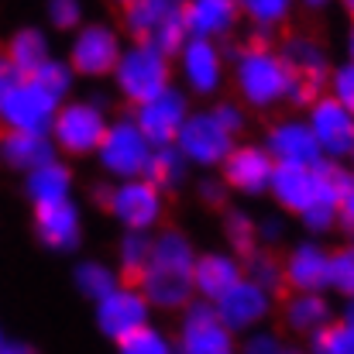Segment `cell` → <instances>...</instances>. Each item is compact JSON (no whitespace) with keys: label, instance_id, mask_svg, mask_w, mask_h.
Listing matches in <instances>:
<instances>
[{"label":"cell","instance_id":"ab89813d","mask_svg":"<svg viewBox=\"0 0 354 354\" xmlns=\"http://www.w3.org/2000/svg\"><path fill=\"white\" fill-rule=\"evenodd\" d=\"M45 17H48L52 31L73 35L86 21V7H83V0H45Z\"/></svg>","mask_w":354,"mask_h":354},{"label":"cell","instance_id":"f6af8a7d","mask_svg":"<svg viewBox=\"0 0 354 354\" xmlns=\"http://www.w3.org/2000/svg\"><path fill=\"white\" fill-rule=\"evenodd\" d=\"M214 114L221 118V124H224L227 131H234V134H241V131L248 127V107H244L241 100H217V104H214Z\"/></svg>","mask_w":354,"mask_h":354},{"label":"cell","instance_id":"60d3db41","mask_svg":"<svg viewBox=\"0 0 354 354\" xmlns=\"http://www.w3.org/2000/svg\"><path fill=\"white\" fill-rule=\"evenodd\" d=\"M299 224L310 237H327L337 231V203H324V200H313L303 214H299Z\"/></svg>","mask_w":354,"mask_h":354},{"label":"cell","instance_id":"d4e9b609","mask_svg":"<svg viewBox=\"0 0 354 354\" xmlns=\"http://www.w3.org/2000/svg\"><path fill=\"white\" fill-rule=\"evenodd\" d=\"M327 320H334V306L320 289H289V296L282 299V324L296 337L310 341Z\"/></svg>","mask_w":354,"mask_h":354},{"label":"cell","instance_id":"d6a6232c","mask_svg":"<svg viewBox=\"0 0 354 354\" xmlns=\"http://www.w3.org/2000/svg\"><path fill=\"white\" fill-rule=\"evenodd\" d=\"M151 241L155 231H124L118 241V268L127 282H134L145 265H148V254H151Z\"/></svg>","mask_w":354,"mask_h":354},{"label":"cell","instance_id":"4dcf8cb0","mask_svg":"<svg viewBox=\"0 0 354 354\" xmlns=\"http://www.w3.org/2000/svg\"><path fill=\"white\" fill-rule=\"evenodd\" d=\"M237 10H241V21H248L261 38H268L272 31L289 24L296 0H237Z\"/></svg>","mask_w":354,"mask_h":354},{"label":"cell","instance_id":"c3c4849f","mask_svg":"<svg viewBox=\"0 0 354 354\" xmlns=\"http://www.w3.org/2000/svg\"><path fill=\"white\" fill-rule=\"evenodd\" d=\"M334 0H296V7H306V10H324V7H330Z\"/></svg>","mask_w":354,"mask_h":354},{"label":"cell","instance_id":"52a82bcc","mask_svg":"<svg viewBox=\"0 0 354 354\" xmlns=\"http://www.w3.org/2000/svg\"><path fill=\"white\" fill-rule=\"evenodd\" d=\"M107 107L104 100H62L55 118L48 124V134L66 158H90L107 131Z\"/></svg>","mask_w":354,"mask_h":354},{"label":"cell","instance_id":"836d02e7","mask_svg":"<svg viewBox=\"0 0 354 354\" xmlns=\"http://www.w3.org/2000/svg\"><path fill=\"white\" fill-rule=\"evenodd\" d=\"M221 231H224L227 248H231L234 254H241V258L261 244V241H258V221H254L248 210H241V207H227V210H224Z\"/></svg>","mask_w":354,"mask_h":354},{"label":"cell","instance_id":"30bf717a","mask_svg":"<svg viewBox=\"0 0 354 354\" xmlns=\"http://www.w3.org/2000/svg\"><path fill=\"white\" fill-rule=\"evenodd\" d=\"M172 145L186 155L189 169L214 172V169H221L227 151L237 145V134L221 124L214 107H207V111H189V118L183 120V127H179Z\"/></svg>","mask_w":354,"mask_h":354},{"label":"cell","instance_id":"9a60e30c","mask_svg":"<svg viewBox=\"0 0 354 354\" xmlns=\"http://www.w3.org/2000/svg\"><path fill=\"white\" fill-rule=\"evenodd\" d=\"M214 306H217L221 320L234 330L237 337H244L248 330L265 327V320H268L272 310H275V292H268V289L258 286L254 279L241 275L227 292H221V296L214 299Z\"/></svg>","mask_w":354,"mask_h":354},{"label":"cell","instance_id":"3957f363","mask_svg":"<svg viewBox=\"0 0 354 354\" xmlns=\"http://www.w3.org/2000/svg\"><path fill=\"white\" fill-rule=\"evenodd\" d=\"M59 97L48 93L35 73H21L0 52V127L3 131H48L59 111Z\"/></svg>","mask_w":354,"mask_h":354},{"label":"cell","instance_id":"ac0fdd59","mask_svg":"<svg viewBox=\"0 0 354 354\" xmlns=\"http://www.w3.org/2000/svg\"><path fill=\"white\" fill-rule=\"evenodd\" d=\"M306 120H310V131L320 145V151L327 158H344L351 155L354 148V114L337 104L330 93H320L310 107H306Z\"/></svg>","mask_w":354,"mask_h":354},{"label":"cell","instance_id":"ee69618b","mask_svg":"<svg viewBox=\"0 0 354 354\" xmlns=\"http://www.w3.org/2000/svg\"><path fill=\"white\" fill-rule=\"evenodd\" d=\"M241 348H244L248 354H282V351H286L282 337H279V334H272V330H265V327H254V330H248Z\"/></svg>","mask_w":354,"mask_h":354},{"label":"cell","instance_id":"4316f807","mask_svg":"<svg viewBox=\"0 0 354 354\" xmlns=\"http://www.w3.org/2000/svg\"><path fill=\"white\" fill-rule=\"evenodd\" d=\"M73 169L55 155L35 169L24 172V196L31 207H45V203H59V200H69L73 196Z\"/></svg>","mask_w":354,"mask_h":354},{"label":"cell","instance_id":"e575fe53","mask_svg":"<svg viewBox=\"0 0 354 354\" xmlns=\"http://www.w3.org/2000/svg\"><path fill=\"white\" fill-rule=\"evenodd\" d=\"M313 176H317V200L324 203H341L344 186L351 179V169L344 165V158H320L313 162Z\"/></svg>","mask_w":354,"mask_h":354},{"label":"cell","instance_id":"2e32d148","mask_svg":"<svg viewBox=\"0 0 354 354\" xmlns=\"http://www.w3.org/2000/svg\"><path fill=\"white\" fill-rule=\"evenodd\" d=\"M193 104H189V93L176 83H169L165 90H158L155 97L134 104V120L141 124V131L148 134L151 145H172L183 120L189 118Z\"/></svg>","mask_w":354,"mask_h":354},{"label":"cell","instance_id":"7402d4cb","mask_svg":"<svg viewBox=\"0 0 354 354\" xmlns=\"http://www.w3.org/2000/svg\"><path fill=\"white\" fill-rule=\"evenodd\" d=\"M268 196L275 200V207H279L282 214L299 217V214L317 200L313 165H303V162H275L272 179H268Z\"/></svg>","mask_w":354,"mask_h":354},{"label":"cell","instance_id":"44dd1931","mask_svg":"<svg viewBox=\"0 0 354 354\" xmlns=\"http://www.w3.org/2000/svg\"><path fill=\"white\" fill-rule=\"evenodd\" d=\"M282 268H286V289H320V292H327L330 248H324L320 237L306 234L286 251Z\"/></svg>","mask_w":354,"mask_h":354},{"label":"cell","instance_id":"d6986e66","mask_svg":"<svg viewBox=\"0 0 354 354\" xmlns=\"http://www.w3.org/2000/svg\"><path fill=\"white\" fill-rule=\"evenodd\" d=\"M35 237L55 254H73L83 244V210L76 207V200L69 196L59 203L35 207Z\"/></svg>","mask_w":354,"mask_h":354},{"label":"cell","instance_id":"bcb514c9","mask_svg":"<svg viewBox=\"0 0 354 354\" xmlns=\"http://www.w3.org/2000/svg\"><path fill=\"white\" fill-rule=\"evenodd\" d=\"M337 227L348 237H354V169H351L348 186H344V196H341V203H337Z\"/></svg>","mask_w":354,"mask_h":354},{"label":"cell","instance_id":"e0dca14e","mask_svg":"<svg viewBox=\"0 0 354 354\" xmlns=\"http://www.w3.org/2000/svg\"><path fill=\"white\" fill-rule=\"evenodd\" d=\"M275 158L265 145L254 141H237L227 151V158L221 162V176L231 186V193L237 196H265L268 193V179H272Z\"/></svg>","mask_w":354,"mask_h":354},{"label":"cell","instance_id":"83f0119b","mask_svg":"<svg viewBox=\"0 0 354 354\" xmlns=\"http://www.w3.org/2000/svg\"><path fill=\"white\" fill-rule=\"evenodd\" d=\"M3 55H7L21 73H35V69L52 55V41H48L45 28H38V24H24V28H17V31L7 38Z\"/></svg>","mask_w":354,"mask_h":354},{"label":"cell","instance_id":"f35d334b","mask_svg":"<svg viewBox=\"0 0 354 354\" xmlns=\"http://www.w3.org/2000/svg\"><path fill=\"white\" fill-rule=\"evenodd\" d=\"M35 80L48 90V93H55L59 100H66L69 93H73V83H76V69L69 66V59H55V55H48L38 69H35Z\"/></svg>","mask_w":354,"mask_h":354},{"label":"cell","instance_id":"8d00e7d4","mask_svg":"<svg viewBox=\"0 0 354 354\" xmlns=\"http://www.w3.org/2000/svg\"><path fill=\"white\" fill-rule=\"evenodd\" d=\"M327 292H337L341 299H354V237L330 251V279Z\"/></svg>","mask_w":354,"mask_h":354},{"label":"cell","instance_id":"cb8c5ba5","mask_svg":"<svg viewBox=\"0 0 354 354\" xmlns=\"http://www.w3.org/2000/svg\"><path fill=\"white\" fill-rule=\"evenodd\" d=\"M183 21H186V31L196 38L227 41L241 24V10H237V0H186Z\"/></svg>","mask_w":354,"mask_h":354},{"label":"cell","instance_id":"ffe728a7","mask_svg":"<svg viewBox=\"0 0 354 354\" xmlns=\"http://www.w3.org/2000/svg\"><path fill=\"white\" fill-rule=\"evenodd\" d=\"M261 145L272 151L275 162H303V165H313L324 158L313 131H310V120L306 114H289V118H279L268 124Z\"/></svg>","mask_w":354,"mask_h":354},{"label":"cell","instance_id":"f546056e","mask_svg":"<svg viewBox=\"0 0 354 354\" xmlns=\"http://www.w3.org/2000/svg\"><path fill=\"white\" fill-rule=\"evenodd\" d=\"M145 176H148L155 186H162L165 193H176V189L186 183V176H189V162H186V155H183L176 145H155Z\"/></svg>","mask_w":354,"mask_h":354},{"label":"cell","instance_id":"816d5d0a","mask_svg":"<svg viewBox=\"0 0 354 354\" xmlns=\"http://www.w3.org/2000/svg\"><path fill=\"white\" fill-rule=\"evenodd\" d=\"M337 3H341V7H344V10L354 17V0H337Z\"/></svg>","mask_w":354,"mask_h":354},{"label":"cell","instance_id":"b9f144b4","mask_svg":"<svg viewBox=\"0 0 354 354\" xmlns=\"http://www.w3.org/2000/svg\"><path fill=\"white\" fill-rule=\"evenodd\" d=\"M327 93L354 114V62L351 59L330 66V73H327Z\"/></svg>","mask_w":354,"mask_h":354},{"label":"cell","instance_id":"5bb4252c","mask_svg":"<svg viewBox=\"0 0 354 354\" xmlns=\"http://www.w3.org/2000/svg\"><path fill=\"white\" fill-rule=\"evenodd\" d=\"M155 313V306L148 303V296L141 292L138 282H120L118 289H111L107 296H100L93 303V324L100 330V337H107L111 344H118L120 337H127L131 330H138L141 324H148Z\"/></svg>","mask_w":354,"mask_h":354},{"label":"cell","instance_id":"484cf974","mask_svg":"<svg viewBox=\"0 0 354 354\" xmlns=\"http://www.w3.org/2000/svg\"><path fill=\"white\" fill-rule=\"evenodd\" d=\"M59 148L52 141L48 131H3L0 134V165H7L10 172H28L48 158H55Z\"/></svg>","mask_w":354,"mask_h":354},{"label":"cell","instance_id":"f5cc1de1","mask_svg":"<svg viewBox=\"0 0 354 354\" xmlns=\"http://www.w3.org/2000/svg\"><path fill=\"white\" fill-rule=\"evenodd\" d=\"M3 341H7V334H3V327H0V351H3Z\"/></svg>","mask_w":354,"mask_h":354},{"label":"cell","instance_id":"4fadbf2b","mask_svg":"<svg viewBox=\"0 0 354 354\" xmlns=\"http://www.w3.org/2000/svg\"><path fill=\"white\" fill-rule=\"evenodd\" d=\"M282 55L292 69V93H289V107L306 111L320 93H327V73H330V55L327 48L310 38V35H289L282 45Z\"/></svg>","mask_w":354,"mask_h":354},{"label":"cell","instance_id":"7c38bea8","mask_svg":"<svg viewBox=\"0 0 354 354\" xmlns=\"http://www.w3.org/2000/svg\"><path fill=\"white\" fill-rule=\"evenodd\" d=\"M124 52V31L107 21H83L69 41V66L83 80H107Z\"/></svg>","mask_w":354,"mask_h":354},{"label":"cell","instance_id":"7dc6e473","mask_svg":"<svg viewBox=\"0 0 354 354\" xmlns=\"http://www.w3.org/2000/svg\"><path fill=\"white\" fill-rule=\"evenodd\" d=\"M282 237H286V221H282L279 214H268V217L258 221V241H261V244L275 248Z\"/></svg>","mask_w":354,"mask_h":354},{"label":"cell","instance_id":"8fae6325","mask_svg":"<svg viewBox=\"0 0 354 354\" xmlns=\"http://www.w3.org/2000/svg\"><path fill=\"white\" fill-rule=\"evenodd\" d=\"M237 348V334L221 320L217 306L203 296H193L179 310L176 351L183 354H231Z\"/></svg>","mask_w":354,"mask_h":354},{"label":"cell","instance_id":"1f68e13d","mask_svg":"<svg viewBox=\"0 0 354 354\" xmlns=\"http://www.w3.org/2000/svg\"><path fill=\"white\" fill-rule=\"evenodd\" d=\"M241 261H244V275L254 279L258 286H265L268 292H282V289H286V268H282V258H279L268 244H258V248L248 251Z\"/></svg>","mask_w":354,"mask_h":354},{"label":"cell","instance_id":"277c9868","mask_svg":"<svg viewBox=\"0 0 354 354\" xmlns=\"http://www.w3.org/2000/svg\"><path fill=\"white\" fill-rule=\"evenodd\" d=\"M97 203L118 221L120 231H155L165 217V189L148 176L111 179V186H97Z\"/></svg>","mask_w":354,"mask_h":354},{"label":"cell","instance_id":"681fc988","mask_svg":"<svg viewBox=\"0 0 354 354\" xmlns=\"http://www.w3.org/2000/svg\"><path fill=\"white\" fill-rule=\"evenodd\" d=\"M0 354H31L28 344H14V341H3V351Z\"/></svg>","mask_w":354,"mask_h":354},{"label":"cell","instance_id":"7a4b0ae2","mask_svg":"<svg viewBox=\"0 0 354 354\" xmlns=\"http://www.w3.org/2000/svg\"><path fill=\"white\" fill-rule=\"evenodd\" d=\"M227 59H231L234 93L248 111L265 114V111L289 104L292 69H289L282 48H272L265 38H258L244 48H227Z\"/></svg>","mask_w":354,"mask_h":354},{"label":"cell","instance_id":"8992f818","mask_svg":"<svg viewBox=\"0 0 354 354\" xmlns=\"http://www.w3.org/2000/svg\"><path fill=\"white\" fill-rule=\"evenodd\" d=\"M183 7L186 0H131L127 7H120V31L131 41H151L162 52L176 55L189 38Z\"/></svg>","mask_w":354,"mask_h":354},{"label":"cell","instance_id":"d590c367","mask_svg":"<svg viewBox=\"0 0 354 354\" xmlns=\"http://www.w3.org/2000/svg\"><path fill=\"white\" fill-rule=\"evenodd\" d=\"M310 348L317 354H354V320L351 317H334L327 320L313 337Z\"/></svg>","mask_w":354,"mask_h":354},{"label":"cell","instance_id":"ba28073f","mask_svg":"<svg viewBox=\"0 0 354 354\" xmlns=\"http://www.w3.org/2000/svg\"><path fill=\"white\" fill-rule=\"evenodd\" d=\"M227 48L224 41H214V38H196L189 35L179 52L172 55V66H176V76H179V86L189 93V97H200V100H210L224 90L227 83Z\"/></svg>","mask_w":354,"mask_h":354},{"label":"cell","instance_id":"11a10c76","mask_svg":"<svg viewBox=\"0 0 354 354\" xmlns=\"http://www.w3.org/2000/svg\"><path fill=\"white\" fill-rule=\"evenodd\" d=\"M348 162H351V169H354V148H351V155H348Z\"/></svg>","mask_w":354,"mask_h":354},{"label":"cell","instance_id":"74e56055","mask_svg":"<svg viewBox=\"0 0 354 354\" xmlns=\"http://www.w3.org/2000/svg\"><path fill=\"white\" fill-rule=\"evenodd\" d=\"M118 348L124 354H169L176 348V341H172L162 327H155V324L148 320V324H141L138 330H131L127 337H120Z\"/></svg>","mask_w":354,"mask_h":354},{"label":"cell","instance_id":"9c48e42d","mask_svg":"<svg viewBox=\"0 0 354 354\" xmlns=\"http://www.w3.org/2000/svg\"><path fill=\"white\" fill-rule=\"evenodd\" d=\"M151 148L155 145L148 141V134L141 131V124L134 120V114H124V118L107 120V131H104L93 158L104 169V176L131 179V176H145Z\"/></svg>","mask_w":354,"mask_h":354},{"label":"cell","instance_id":"6da1fadb","mask_svg":"<svg viewBox=\"0 0 354 354\" xmlns=\"http://www.w3.org/2000/svg\"><path fill=\"white\" fill-rule=\"evenodd\" d=\"M193 265H196V244L189 241V234L179 227H165L155 231L148 265L134 282L158 313H179L196 296Z\"/></svg>","mask_w":354,"mask_h":354},{"label":"cell","instance_id":"f907efd6","mask_svg":"<svg viewBox=\"0 0 354 354\" xmlns=\"http://www.w3.org/2000/svg\"><path fill=\"white\" fill-rule=\"evenodd\" d=\"M344 52H348V59L354 62V17H351V28H348V38H344Z\"/></svg>","mask_w":354,"mask_h":354},{"label":"cell","instance_id":"f1b7e54d","mask_svg":"<svg viewBox=\"0 0 354 354\" xmlns=\"http://www.w3.org/2000/svg\"><path fill=\"white\" fill-rule=\"evenodd\" d=\"M120 282H124L120 268L100 261V258H83V261H76V268H73V286H76V292H80L83 299H90V303H97L100 296H107L111 289H118Z\"/></svg>","mask_w":354,"mask_h":354},{"label":"cell","instance_id":"603a6c76","mask_svg":"<svg viewBox=\"0 0 354 354\" xmlns=\"http://www.w3.org/2000/svg\"><path fill=\"white\" fill-rule=\"evenodd\" d=\"M241 275H244V261L231 248L227 251H221V248L196 251V265H193V289H196V296L214 303L221 292H227L234 286Z\"/></svg>","mask_w":354,"mask_h":354},{"label":"cell","instance_id":"7bdbcfd3","mask_svg":"<svg viewBox=\"0 0 354 354\" xmlns=\"http://www.w3.org/2000/svg\"><path fill=\"white\" fill-rule=\"evenodd\" d=\"M227 196H231V186L224 183V176H200L196 183V200L210 210H224L227 207Z\"/></svg>","mask_w":354,"mask_h":354},{"label":"cell","instance_id":"db71d44e","mask_svg":"<svg viewBox=\"0 0 354 354\" xmlns=\"http://www.w3.org/2000/svg\"><path fill=\"white\" fill-rule=\"evenodd\" d=\"M111 3H118V7H127V3H131V0H111Z\"/></svg>","mask_w":354,"mask_h":354},{"label":"cell","instance_id":"5b68a950","mask_svg":"<svg viewBox=\"0 0 354 354\" xmlns=\"http://www.w3.org/2000/svg\"><path fill=\"white\" fill-rule=\"evenodd\" d=\"M176 76V66H172V55L162 52L158 45L151 41H131L124 45L118 66L111 73L114 86H118V97L127 100L131 107L155 97L158 90H165Z\"/></svg>","mask_w":354,"mask_h":354}]
</instances>
